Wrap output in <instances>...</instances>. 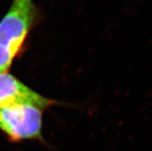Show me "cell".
<instances>
[{"label":"cell","instance_id":"6da1fadb","mask_svg":"<svg viewBox=\"0 0 152 151\" xmlns=\"http://www.w3.org/2000/svg\"><path fill=\"white\" fill-rule=\"evenodd\" d=\"M38 16L33 0H13L0 22V73H6Z\"/></svg>","mask_w":152,"mask_h":151},{"label":"cell","instance_id":"7a4b0ae2","mask_svg":"<svg viewBox=\"0 0 152 151\" xmlns=\"http://www.w3.org/2000/svg\"><path fill=\"white\" fill-rule=\"evenodd\" d=\"M42 109L28 104L0 109V130L12 142L41 139Z\"/></svg>","mask_w":152,"mask_h":151},{"label":"cell","instance_id":"3957f363","mask_svg":"<svg viewBox=\"0 0 152 151\" xmlns=\"http://www.w3.org/2000/svg\"><path fill=\"white\" fill-rule=\"evenodd\" d=\"M53 103L10 73H0V109L14 104H28L43 110Z\"/></svg>","mask_w":152,"mask_h":151}]
</instances>
